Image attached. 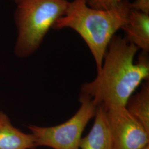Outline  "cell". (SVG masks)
Segmentation results:
<instances>
[{"label": "cell", "mask_w": 149, "mask_h": 149, "mask_svg": "<svg viewBox=\"0 0 149 149\" xmlns=\"http://www.w3.org/2000/svg\"><path fill=\"white\" fill-rule=\"evenodd\" d=\"M139 49L124 38H112L96 78L81 86L80 96L89 98L96 106L125 107L128 99L144 81L149 80L146 53L138 61L134 58Z\"/></svg>", "instance_id": "1"}, {"label": "cell", "mask_w": 149, "mask_h": 149, "mask_svg": "<svg viewBox=\"0 0 149 149\" xmlns=\"http://www.w3.org/2000/svg\"><path fill=\"white\" fill-rule=\"evenodd\" d=\"M130 9L127 1L109 10H99L89 7L86 0H74L53 28H69L77 32L90 50L98 72L109 44L127 23Z\"/></svg>", "instance_id": "2"}, {"label": "cell", "mask_w": 149, "mask_h": 149, "mask_svg": "<svg viewBox=\"0 0 149 149\" xmlns=\"http://www.w3.org/2000/svg\"><path fill=\"white\" fill-rule=\"evenodd\" d=\"M68 0H23L17 5L15 21L17 29L16 55L27 57L40 47L48 31L63 16Z\"/></svg>", "instance_id": "3"}, {"label": "cell", "mask_w": 149, "mask_h": 149, "mask_svg": "<svg viewBox=\"0 0 149 149\" xmlns=\"http://www.w3.org/2000/svg\"><path fill=\"white\" fill-rule=\"evenodd\" d=\"M81 106L66 122L50 127L28 126L37 146L53 149H80L82 135L87 124L95 117L97 107L88 98L80 96Z\"/></svg>", "instance_id": "4"}, {"label": "cell", "mask_w": 149, "mask_h": 149, "mask_svg": "<svg viewBox=\"0 0 149 149\" xmlns=\"http://www.w3.org/2000/svg\"><path fill=\"white\" fill-rule=\"evenodd\" d=\"M112 134V149H143L149 145V132L135 120L125 107L107 108Z\"/></svg>", "instance_id": "5"}, {"label": "cell", "mask_w": 149, "mask_h": 149, "mask_svg": "<svg viewBox=\"0 0 149 149\" xmlns=\"http://www.w3.org/2000/svg\"><path fill=\"white\" fill-rule=\"evenodd\" d=\"M112 134L107 116V109L97 107L95 120L90 132L80 142V149H112Z\"/></svg>", "instance_id": "6"}, {"label": "cell", "mask_w": 149, "mask_h": 149, "mask_svg": "<svg viewBox=\"0 0 149 149\" xmlns=\"http://www.w3.org/2000/svg\"><path fill=\"white\" fill-rule=\"evenodd\" d=\"M122 29L128 42L143 53L149 52V14L130 9L127 22Z\"/></svg>", "instance_id": "7"}, {"label": "cell", "mask_w": 149, "mask_h": 149, "mask_svg": "<svg viewBox=\"0 0 149 149\" xmlns=\"http://www.w3.org/2000/svg\"><path fill=\"white\" fill-rule=\"evenodd\" d=\"M32 134H26L13 127L7 116L0 112V149H34Z\"/></svg>", "instance_id": "8"}, {"label": "cell", "mask_w": 149, "mask_h": 149, "mask_svg": "<svg viewBox=\"0 0 149 149\" xmlns=\"http://www.w3.org/2000/svg\"><path fill=\"white\" fill-rule=\"evenodd\" d=\"M138 92L128 99L125 108L129 114L149 132V81H144Z\"/></svg>", "instance_id": "9"}, {"label": "cell", "mask_w": 149, "mask_h": 149, "mask_svg": "<svg viewBox=\"0 0 149 149\" xmlns=\"http://www.w3.org/2000/svg\"><path fill=\"white\" fill-rule=\"evenodd\" d=\"M126 0H86L87 5L95 9L109 10Z\"/></svg>", "instance_id": "10"}, {"label": "cell", "mask_w": 149, "mask_h": 149, "mask_svg": "<svg viewBox=\"0 0 149 149\" xmlns=\"http://www.w3.org/2000/svg\"><path fill=\"white\" fill-rule=\"evenodd\" d=\"M129 6L131 9L149 14V0H135Z\"/></svg>", "instance_id": "11"}, {"label": "cell", "mask_w": 149, "mask_h": 149, "mask_svg": "<svg viewBox=\"0 0 149 149\" xmlns=\"http://www.w3.org/2000/svg\"><path fill=\"white\" fill-rule=\"evenodd\" d=\"M23 0H14V1L17 3V5H18V3H19L21 2H22Z\"/></svg>", "instance_id": "12"}, {"label": "cell", "mask_w": 149, "mask_h": 149, "mask_svg": "<svg viewBox=\"0 0 149 149\" xmlns=\"http://www.w3.org/2000/svg\"><path fill=\"white\" fill-rule=\"evenodd\" d=\"M143 149H149V145H147V146H145V147Z\"/></svg>", "instance_id": "13"}]
</instances>
